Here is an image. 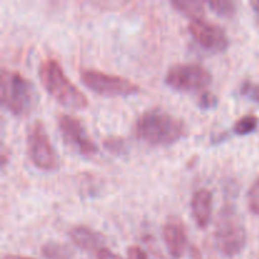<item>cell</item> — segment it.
I'll use <instances>...</instances> for the list:
<instances>
[{
	"label": "cell",
	"instance_id": "cell-22",
	"mask_svg": "<svg viewBox=\"0 0 259 259\" xmlns=\"http://www.w3.org/2000/svg\"><path fill=\"white\" fill-rule=\"evenodd\" d=\"M96 258L98 259H120L118 255H115L114 253H111L106 247L103 248V249H101L100 252L96 254Z\"/></svg>",
	"mask_w": 259,
	"mask_h": 259
},
{
	"label": "cell",
	"instance_id": "cell-19",
	"mask_svg": "<svg viewBox=\"0 0 259 259\" xmlns=\"http://www.w3.org/2000/svg\"><path fill=\"white\" fill-rule=\"evenodd\" d=\"M218 105V98L212 93L204 91L199 98V106L202 110H210Z\"/></svg>",
	"mask_w": 259,
	"mask_h": 259
},
{
	"label": "cell",
	"instance_id": "cell-16",
	"mask_svg": "<svg viewBox=\"0 0 259 259\" xmlns=\"http://www.w3.org/2000/svg\"><path fill=\"white\" fill-rule=\"evenodd\" d=\"M207 4L211 8L212 12L217 13L220 17H232L237 10V4L230 0H217V2H209Z\"/></svg>",
	"mask_w": 259,
	"mask_h": 259
},
{
	"label": "cell",
	"instance_id": "cell-18",
	"mask_svg": "<svg viewBox=\"0 0 259 259\" xmlns=\"http://www.w3.org/2000/svg\"><path fill=\"white\" fill-rule=\"evenodd\" d=\"M248 207L252 214L259 215V177L248 191Z\"/></svg>",
	"mask_w": 259,
	"mask_h": 259
},
{
	"label": "cell",
	"instance_id": "cell-8",
	"mask_svg": "<svg viewBox=\"0 0 259 259\" xmlns=\"http://www.w3.org/2000/svg\"><path fill=\"white\" fill-rule=\"evenodd\" d=\"M58 128L65 143L81 156L93 157L98 153V146L89 137L88 132L78 119L63 114L58 116Z\"/></svg>",
	"mask_w": 259,
	"mask_h": 259
},
{
	"label": "cell",
	"instance_id": "cell-15",
	"mask_svg": "<svg viewBox=\"0 0 259 259\" xmlns=\"http://www.w3.org/2000/svg\"><path fill=\"white\" fill-rule=\"evenodd\" d=\"M258 124L259 119L257 115H254V114H247V115L238 119L237 123L234 124L233 131L238 136H247V134L253 133L258 128Z\"/></svg>",
	"mask_w": 259,
	"mask_h": 259
},
{
	"label": "cell",
	"instance_id": "cell-25",
	"mask_svg": "<svg viewBox=\"0 0 259 259\" xmlns=\"http://www.w3.org/2000/svg\"><path fill=\"white\" fill-rule=\"evenodd\" d=\"M252 7L254 8L255 12L259 13V2H253V3H252Z\"/></svg>",
	"mask_w": 259,
	"mask_h": 259
},
{
	"label": "cell",
	"instance_id": "cell-12",
	"mask_svg": "<svg viewBox=\"0 0 259 259\" xmlns=\"http://www.w3.org/2000/svg\"><path fill=\"white\" fill-rule=\"evenodd\" d=\"M212 195L207 189L195 192L191 200V209L194 219L199 228H206L211 220Z\"/></svg>",
	"mask_w": 259,
	"mask_h": 259
},
{
	"label": "cell",
	"instance_id": "cell-10",
	"mask_svg": "<svg viewBox=\"0 0 259 259\" xmlns=\"http://www.w3.org/2000/svg\"><path fill=\"white\" fill-rule=\"evenodd\" d=\"M162 235L169 254L174 258H181L187 248V232L184 222L177 218H169L163 225Z\"/></svg>",
	"mask_w": 259,
	"mask_h": 259
},
{
	"label": "cell",
	"instance_id": "cell-13",
	"mask_svg": "<svg viewBox=\"0 0 259 259\" xmlns=\"http://www.w3.org/2000/svg\"><path fill=\"white\" fill-rule=\"evenodd\" d=\"M171 5L191 19L202 18L201 15L204 14V4L197 0H176V2H172Z\"/></svg>",
	"mask_w": 259,
	"mask_h": 259
},
{
	"label": "cell",
	"instance_id": "cell-6",
	"mask_svg": "<svg viewBox=\"0 0 259 259\" xmlns=\"http://www.w3.org/2000/svg\"><path fill=\"white\" fill-rule=\"evenodd\" d=\"M27 149L30 161L38 169L50 172L57 168V154L40 120H35L28 128Z\"/></svg>",
	"mask_w": 259,
	"mask_h": 259
},
{
	"label": "cell",
	"instance_id": "cell-24",
	"mask_svg": "<svg viewBox=\"0 0 259 259\" xmlns=\"http://www.w3.org/2000/svg\"><path fill=\"white\" fill-rule=\"evenodd\" d=\"M192 259H202L201 254H200V252L197 250V248H192Z\"/></svg>",
	"mask_w": 259,
	"mask_h": 259
},
{
	"label": "cell",
	"instance_id": "cell-4",
	"mask_svg": "<svg viewBox=\"0 0 259 259\" xmlns=\"http://www.w3.org/2000/svg\"><path fill=\"white\" fill-rule=\"evenodd\" d=\"M215 243L227 257H235L244 249L247 230L234 207L227 206L220 211L215 228Z\"/></svg>",
	"mask_w": 259,
	"mask_h": 259
},
{
	"label": "cell",
	"instance_id": "cell-11",
	"mask_svg": "<svg viewBox=\"0 0 259 259\" xmlns=\"http://www.w3.org/2000/svg\"><path fill=\"white\" fill-rule=\"evenodd\" d=\"M70 238L75 243V245L85 252L98 254L103 248H105L103 235L85 225H77L72 228L70 230Z\"/></svg>",
	"mask_w": 259,
	"mask_h": 259
},
{
	"label": "cell",
	"instance_id": "cell-2",
	"mask_svg": "<svg viewBox=\"0 0 259 259\" xmlns=\"http://www.w3.org/2000/svg\"><path fill=\"white\" fill-rule=\"evenodd\" d=\"M39 78L47 93L62 106L76 110L88 108L89 101L85 94L71 82L56 60L48 58L40 63Z\"/></svg>",
	"mask_w": 259,
	"mask_h": 259
},
{
	"label": "cell",
	"instance_id": "cell-23",
	"mask_svg": "<svg viewBox=\"0 0 259 259\" xmlns=\"http://www.w3.org/2000/svg\"><path fill=\"white\" fill-rule=\"evenodd\" d=\"M2 259H33L30 257H24V255H17V254H7Z\"/></svg>",
	"mask_w": 259,
	"mask_h": 259
},
{
	"label": "cell",
	"instance_id": "cell-21",
	"mask_svg": "<svg viewBox=\"0 0 259 259\" xmlns=\"http://www.w3.org/2000/svg\"><path fill=\"white\" fill-rule=\"evenodd\" d=\"M104 146L110 152H114V153L115 152H121V149H123V141L116 138H109L104 142Z\"/></svg>",
	"mask_w": 259,
	"mask_h": 259
},
{
	"label": "cell",
	"instance_id": "cell-9",
	"mask_svg": "<svg viewBox=\"0 0 259 259\" xmlns=\"http://www.w3.org/2000/svg\"><path fill=\"white\" fill-rule=\"evenodd\" d=\"M189 32L204 50L210 52H224L229 47V38L225 30L215 23L207 22L206 19H191L189 23Z\"/></svg>",
	"mask_w": 259,
	"mask_h": 259
},
{
	"label": "cell",
	"instance_id": "cell-1",
	"mask_svg": "<svg viewBox=\"0 0 259 259\" xmlns=\"http://www.w3.org/2000/svg\"><path fill=\"white\" fill-rule=\"evenodd\" d=\"M138 139L153 147L176 143L186 134L184 120L162 110H148L139 116L136 124Z\"/></svg>",
	"mask_w": 259,
	"mask_h": 259
},
{
	"label": "cell",
	"instance_id": "cell-5",
	"mask_svg": "<svg viewBox=\"0 0 259 259\" xmlns=\"http://www.w3.org/2000/svg\"><path fill=\"white\" fill-rule=\"evenodd\" d=\"M211 81V73L199 63H177L169 67L164 76V82L171 89L181 93L202 91Z\"/></svg>",
	"mask_w": 259,
	"mask_h": 259
},
{
	"label": "cell",
	"instance_id": "cell-14",
	"mask_svg": "<svg viewBox=\"0 0 259 259\" xmlns=\"http://www.w3.org/2000/svg\"><path fill=\"white\" fill-rule=\"evenodd\" d=\"M42 255L46 259H71L72 250L65 244L60 243H47L42 247Z\"/></svg>",
	"mask_w": 259,
	"mask_h": 259
},
{
	"label": "cell",
	"instance_id": "cell-3",
	"mask_svg": "<svg viewBox=\"0 0 259 259\" xmlns=\"http://www.w3.org/2000/svg\"><path fill=\"white\" fill-rule=\"evenodd\" d=\"M0 98L4 108L13 115L27 116L35 104V93L32 82L17 71L2 70Z\"/></svg>",
	"mask_w": 259,
	"mask_h": 259
},
{
	"label": "cell",
	"instance_id": "cell-20",
	"mask_svg": "<svg viewBox=\"0 0 259 259\" xmlns=\"http://www.w3.org/2000/svg\"><path fill=\"white\" fill-rule=\"evenodd\" d=\"M128 259H148V255L138 245H131L128 248Z\"/></svg>",
	"mask_w": 259,
	"mask_h": 259
},
{
	"label": "cell",
	"instance_id": "cell-7",
	"mask_svg": "<svg viewBox=\"0 0 259 259\" xmlns=\"http://www.w3.org/2000/svg\"><path fill=\"white\" fill-rule=\"evenodd\" d=\"M81 80L94 93L103 96H131L139 93V86L133 81L98 70H82Z\"/></svg>",
	"mask_w": 259,
	"mask_h": 259
},
{
	"label": "cell",
	"instance_id": "cell-17",
	"mask_svg": "<svg viewBox=\"0 0 259 259\" xmlns=\"http://www.w3.org/2000/svg\"><path fill=\"white\" fill-rule=\"evenodd\" d=\"M240 95L250 101L259 104V83L254 81H244L240 86Z\"/></svg>",
	"mask_w": 259,
	"mask_h": 259
}]
</instances>
